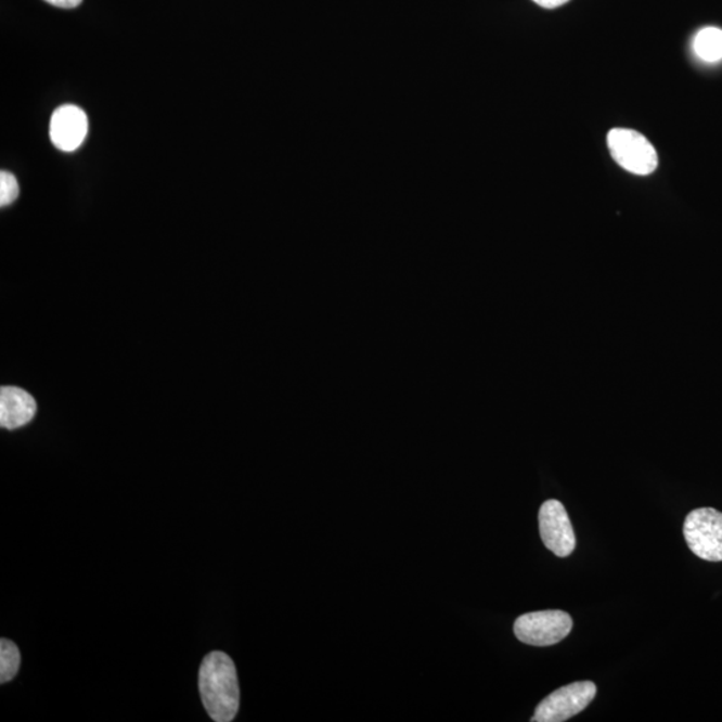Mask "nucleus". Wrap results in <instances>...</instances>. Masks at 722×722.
I'll list each match as a JSON object with an SVG mask.
<instances>
[{
    "label": "nucleus",
    "mask_w": 722,
    "mask_h": 722,
    "mask_svg": "<svg viewBox=\"0 0 722 722\" xmlns=\"http://www.w3.org/2000/svg\"><path fill=\"white\" fill-rule=\"evenodd\" d=\"M44 2L55 5V8L76 9L82 3V0H44Z\"/></svg>",
    "instance_id": "nucleus-12"
},
{
    "label": "nucleus",
    "mask_w": 722,
    "mask_h": 722,
    "mask_svg": "<svg viewBox=\"0 0 722 722\" xmlns=\"http://www.w3.org/2000/svg\"><path fill=\"white\" fill-rule=\"evenodd\" d=\"M532 2L541 5L543 9L552 10L560 8V5L566 4L569 0H532Z\"/></svg>",
    "instance_id": "nucleus-13"
},
{
    "label": "nucleus",
    "mask_w": 722,
    "mask_h": 722,
    "mask_svg": "<svg viewBox=\"0 0 722 722\" xmlns=\"http://www.w3.org/2000/svg\"><path fill=\"white\" fill-rule=\"evenodd\" d=\"M572 620L566 611L544 610L527 613L514 623V633L524 644L552 646L570 634Z\"/></svg>",
    "instance_id": "nucleus-4"
},
{
    "label": "nucleus",
    "mask_w": 722,
    "mask_h": 722,
    "mask_svg": "<svg viewBox=\"0 0 722 722\" xmlns=\"http://www.w3.org/2000/svg\"><path fill=\"white\" fill-rule=\"evenodd\" d=\"M607 146L613 159L630 173L649 176L657 169L656 149L639 131L613 129L607 134Z\"/></svg>",
    "instance_id": "nucleus-2"
},
{
    "label": "nucleus",
    "mask_w": 722,
    "mask_h": 722,
    "mask_svg": "<svg viewBox=\"0 0 722 722\" xmlns=\"http://www.w3.org/2000/svg\"><path fill=\"white\" fill-rule=\"evenodd\" d=\"M540 532L542 542L557 557L565 558L576 550V532L564 504L550 500L540 510Z\"/></svg>",
    "instance_id": "nucleus-6"
},
{
    "label": "nucleus",
    "mask_w": 722,
    "mask_h": 722,
    "mask_svg": "<svg viewBox=\"0 0 722 722\" xmlns=\"http://www.w3.org/2000/svg\"><path fill=\"white\" fill-rule=\"evenodd\" d=\"M37 414V401L18 387L0 389V426L16 429L34 420Z\"/></svg>",
    "instance_id": "nucleus-8"
},
{
    "label": "nucleus",
    "mask_w": 722,
    "mask_h": 722,
    "mask_svg": "<svg viewBox=\"0 0 722 722\" xmlns=\"http://www.w3.org/2000/svg\"><path fill=\"white\" fill-rule=\"evenodd\" d=\"M21 667V653L13 641H0V681L9 682L18 674Z\"/></svg>",
    "instance_id": "nucleus-10"
},
{
    "label": "nucleus",
    "mask_w": 722,
    "mask_h": 722,
    "mask_svg": "<svg viewBox=\"0 0 722 722\" xmlns=\"http://www.w3.org/2000/svg\"><path fill=\"white\" fill-rule=\"evenodd\" d=\"M88 131V116L78 106L63 105L56 108L51 117L50 139L62 152H76L82 145Z\"/></svg>",
    "instance_id": "nucleus-7"
},
{
    "label": "nucleus",
    "mask_w": 722,
    "mask_h": 722,
    "mask_svg": "<svg viewBox=\"0 0 722 722\" xmlns=\"http://www.w3.org/2000/svg\"><path fill=\"white\" fill-rule=\"evenodd\" d=\"M597 695L592 681H580L559 687L538 705L534 722H565L586 709Z\"/></svg>",
    "instance_id": "nucleus-5"
},
{
    "label": "nucleus",
    "mask_w": 722,
    "mask_h": 722,
    "mask_svg": "<svg viewBox=\"0 0 722 722\" xmlns=\"http://www.w3.org/2000/svg\"><path fill=\"white\" fill-rule=\"evenodd\" d=\"M684 537L696 557L709 562L722 560V513L718 510L697 508L687 515Z\"/></svg>",
    "instance_id": "nucleus-3"
},
{
    "label": "nucleus",
    "mask_w": 722,
    "mask_h": 722,
    "mask_svg": "<svg viewBox=\"0 0 722 722\" xmlns=\"http://www.w3.org/2000/svg\"><path fill=\"white\" fill-rule=\"evenodd\" d=\"M20 196V185L16 177L10 171L0 173V206H9Z\"/></svg>",
    "instance_id": "nucleus-11"
},
{
    "label": "nucleus",
    "mask_w": 722,
    "mask_h": 722,
    "mask_svg": "<svg viewBox=\"0 0 722 722\" xmlns=\"http://www.w3.org/2000/svg\"><path fill=\"white\" fill-rule=\"evenodd\" d=\"M199 693L206 712L216 722H231L240 708L237 670L231 657L211 652L199 668Z\"/></svg>",
    "instance_id": "nucleus-1"
},
{
    "label": "nucleus",
    "mask_w": 722,
    "mask_h": 722,
    "mask_svg": "<svg viewBox=\"0 0 722 722\" xmlns=\"http://www.w3.org/2000/svg\"><path fill=\"white\" fill-rule=\"evenodd\" d=\"M695 53L705 62L722 60V30L715 27L702 28L695 38Z\"/></svg>",
    "instance_id": "nucleus-9"
}]
</instances>
